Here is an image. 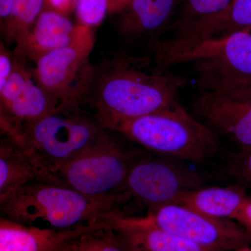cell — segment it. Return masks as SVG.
<instances>
[{"label":"cell","mask_w":251,"mask_h":251,"mask_svg":"<svg viewBox=\"0 0 251 251\" xmlns=\"http://www.w3.org/2000/svg\"><path fill=\"white\" fill-rule=\"evenodd\" d=\"M0 140V203L27 185L41 181L35 166L22 147L13 138Z\"/></svg>","instance_id":"16"},{"label":"cell","mask_w":251,"mask_h":251,"mask_svg":"<svg viewBox=\"0 0 251 251\" xmlns=\"http://www.w3.org/2000/svg\"><path fill=\"white\" fill-rule=\"evenodd\" d=\"M232 171L238 179L251 185V150L241 151L234 157Z\"/></svg>","instance_id":"22"},{"label":"cell","mask_w":251,"mask_h":251,"mask_svg":"<svg viewBox=\"0 0 251 251\" xmlns=\"http://www.w3.org/2000/svg\"><path fill=\"white\" fill-rule=\"evenodd\" d=\"M14 54H11L2 42L0 44V90L6 85L14 69Z\"/></svg>","instance_id":"23"},{"label":"cell","mask_w":251,"mask_h":251,"mask_svg":"<svg viewBox=\"0 0 251 251\" xmlns=\"http://www.w3.org/2000/svg\"><path fill=\"white\" fill-rule=\"evenodd\" d=\"M201 187L202 181L195 172L143 152L130 168L123 195L126 202L133 200L149 211L176 204L185 193Z\"/></svg>","instance_id":"9"},{"label":"cell","mask_w":251,"mask_h":251,"mask_svg":"<svg viewBox=\"0 0 251 251\" xmlns=\"http://www.w3.org/2000/svg\"><path fill=\"white\" fill-rule=\"evenodd\" d=\"M121 137L108 130L95 145L59 170L57 183L87 197L116 200L125 204L126 181L143 151L128 146Z\"/></svg>","instance_id":"6"},{"label":"cell","mask_w":251,"mask_h":251,"mask_svg":"<svg viewBox=\"0 0 251 251\" xmlns=\"http://www.w3.org/2000/svg\"><path fill=\"white\" fill-rule=\"evenodd\" d=\"M116 200L87 197L64 184L34 181L0 203L1 217L21 224L71 230L107 223L120 213Z\"/></svg>","instance_id":"2"},{"label":"cell","mask_w":251,"mask_h":251,"mask_svg":"<svg viewBox=\"0 0 251 251\" xmlns=\"http://www.w3.org/2000/svg\"><path fill=\"white\" fill-rule=\"evenodd\" d=\"M236 251H251V249L250 247H246L243 248L242 249H239V250Z\"/></svg>","instance_id":"31"},{"label":"cell","mask_w":251,"mask_h":251,"mask_svg":"<svg viewBox=\"0 0 251 251\" xmlns=\"http://www.w3.org/2000/svg\"><path fill=\"white\" fill-rule=\"evenodd\" d=\"M228 93L237 94L239 95L244 96V97H251V87H248V88L244 89V90L237 91V92H228Z\"/></svg>","instance_id":"29"},{"label":"cell","mask_w":251,"mask_h":251,"mask_svg":"<svg viewBox=\"0 0 251 251\" xmlns=\"http://www.w3.org/2000/svg\"><path fill=\"white\" fill-rule=\"evenodd\" d=\"M184 77L167 72L148 56L120 52L92 64L80 106L104 128L164 110L177 101Z\"/></svg>","instance_id":"1"},{"label":"cell","mask_w":251,"mask_h":251,"mask_svg":"<svg viewBox=\"0 0 251 251\" xmlns=\"http://www.w3.org/2000/svg\"><path fill=\"white\" fill-rule=\"evenodd\" d=\"M247 197L240 188L201 187L185 193L176 204L214 219L234 221Z\"/></svg>","instance_id":"17"},{"label":"cell","mask_w":251,"mask_h":251,"mask_svg":"<svg viewBox=\"0 0 251 251\" xmlns=\"http://www.w3.org/2000/svg\"><path fill=\"white\" fill-rule=\"evenodd\" d=\"M112 130L150 152L188 161H205L219 147L216 133L178 101L164 110L122 121Z\"/></svg>","instance_id":"5"},{"label":"cell","mask_w":251,"mask_h":251,"mask_svg":"<svg viewBox=\"0 0 251 251\" xmlns=\"http://www.w3.org/2000/svg\"><path fill=\"white\" fill-rule=\"evenodd\" d=\"M75 0H44V9L52 10L67 16L75 11Z\"/></svg>","instance_id":"24"},{"label":"cell","mask_w":251,"mask_h":251,"mask_svg":"<svg viewBox=\"0 0 251 251\" xmlns=\"http://www.w3.org/2000/svg\"><path fill=\"white\" fill-rule=\"evenodd\" d=\"M95 40L94 28L80 25L76 36L69 45L34 63L31 70L34 80L59 108H81Z\"/></svg>","instance_id":"7"},{"label":"cell","mask_w":251,"mask_h":251,"mask_svg":"<svg viewBox=\"0 0 251 251\" xmlns=\"http://www.w3.org/2000/svg\"><path fill=\"white\" fill-rule=\"evenodd\" d=\"M14 0H0V18L1 31L4 29L12 13Z\"/></svg>","instance_id":"27"},{"label":"cell","mask_w":251,"mask_h":251,"mask_svg":"<svg viewBox=\"0 0 251 251\" xmlns=\"http://www.w3.org/2000/svg\"><path fill=\"white\" fill-rule=\"evenodd\" d=\"M77 246L79 251H130L110 224L82 236Z\"/></svg>","instance_id":"19"},{"label":"cell","mask_w":251,"mask_h":251,"mask_svg":"<svg viewBox=\"0 0 251 251\" xmlns=\"http://www.w3.org/2000/svg\"><path fill=\"white\" fill-rule=\"evenodd\" d=\"M29 0H14V5H13L12 13H11V16H10L9 21L6 23L5 28L9 24L12 23L15 20L17 19L18 16L21 15L23 12V10L25 8L26 5L27 4ZM3 29V31L4 30Z\"/></svg>","instance_id":"28"},{"label":"cell","mask_w":251,"mask_h":251,"mask_svg":"<svg viewBox=\"0 0 251 251\" xmlns=\"http://www.w3.org/2000/svg\"><path fill=\"white\" fill-rule=\"evenodd\" d=\"M132 0H107V15H120L129 6Z\"/></svg>","instance_id":"26"},{"label":"cell","mask_w":251,"mask_h":251,"mask_svg":"<svg viewBox=\"0 0 251 251\" xmlns=\"http://www.w3.org/2000/svg\"><path fill=\"white\" fill-rule=\"evenodd\" d=\"M108 130L83 108H64L10 138L27 153L41 181L58 184L59 170L95 145Z\"/></svg>","instance_id":"3"},{"label":"cell","mask_w":251,"mask_h":251,"mask_svg":"<svg viewBox=\"0 0 251 251\" xmlns=\"http://www.w3.org/2000/svg\"><path fill=\"white\" fill-rule=\"evenodd\" d=\"M107 222L130 251H215L145 224L138 217L115 213Z\"/></svg>","instance_id":"14"},{"label":"cell","mask_w":251,"mask_h":251,"mask_svg":"<svg viewBox=\"0 0 251 251\" xmlns=\"http://www.w3.org/2000/svg\"><path fill=\"white\" fill-rule=\"evenodd\" d=\"M140 221L215 251H236L251 244V233L236 221L209 217L171 204L149 211Z\"/></svg>","instance_id":"8"},{"label":"cell","mask_w":251,"mask_h":251,"mask_svg":"<svg viewBox=\"0 0 251 251\" xmlns=\"http://www.w3.org/2000/svg\"><path fill=\"white\" fill-rule=\"evenodd\" d=\"M44 0H29L17 19L9 23L3 31L6 42L16 44L27 35L44 9Z\"/></svg>","instance_id":"20"},{"label":"cell","mask_w":251,"mask_h":251,"mask_svg":"<svg viewBox=\"0 0 251 251\" xmlns=\"http://www.w3.org/2000/svg\"><path fill=\"white\" fill-rule=\"evenodd\" d=\"M193 108L216 134L232 140L241 151L251 150V97L228 92H201Z\"/></svg>","instance_id":"10"},{"label":"cell","mask_w":251,"mask_h":251,"mask_svg":"<svg viewBox=\"0 0 251 251\" xmlns=\"http://www.w3.org/2000/svg\"><path fill=\"white\" fill-rule=\"evenodd\" d=\"M77 241L78 240L74 242V244H72V245L69 246V247L66 248V249H64L62 251H79L77 246Z\"/></svg>","instance_id":"30"},{"label":"cell","mask_w":251,"mask_h":251,"mask_svg":"<svg viewBox=\"0 0 251 251\" xmlns=\"http://www.w3.org/2000/svg\"><path fill=\"white\" fill-rule=\"evenodd\" d=\"M234 221L240 224L251 233V197L248 196L244 201L234 219Z\"/></svg>","instance_id":"25"},{"label":"cell","mask_w":251,"mask_h":251,"mask_svg":"<svg viewBox=\"0 0 251 251\" xmlns=\"http://www.w3.org/2000/svg\"><path fill=\"white\" fill-rule=\"evenodd\" d=\"M107 223L71 230H57L21 224L0 217V251H62L85 234Z\"/></svg>","instance_id":"11"},{"label":"cell","mask_w":251,"mask_h":251,"mask_svg":"<svg viewBox=\"0 0 251 251\" xmlns=\"http://www.w3.org/2000/svg\"><path fill=\"white\" fill-rule=\"evenodd\" d=\"M239 31H251V0H234L217 16L177 28L174 41L176 45H189Z\"/></svg>","instance_id":"15"},{"label":"cell","mask_w":251,"mask_h":251,"mask_svg":"<svg viewBox=\"0 0 251 251\" xmlns=\"http://www.w3.org/2000/svg\"><path fill=\"white\" fill-rule=\"evenodd\" d=\"M234 0H183L181 15L172 29L181 27L189 23L196 22L217 16L226 11Z\"/></svg>","instance_id":"18"},{"label":"cell","mask_w":251,"mask_h":251,"mask_svg":"<svg viewBox=\"0 0 251 251\" xmlns=\"http://www.w3.org/2000/svg\"><path fill=\"white\" fill-rule=\"evenodd\" d=\"M79 27L69 16L43 9L32 29L16 44L14 55L34 63L42 56L69 45Z\"/></svg>","instance_id":"13"},{"label":"cell","mask_w":251,"mask_h":251,"mask_svg":"<svg viewBox=\"0 0 251 251\" xmlns=\"http://www.w3.org/2000/svg\"><path fill=\"white\" fill-rule=\"evenodd\" d=\"M159 67L188 64L201 92H234L251 87V31H239L189 45L153 44Z\"/></svg>","instance_id":"4"},{"label":"cell","mask_w":251,"mask_h":251,"mask_svg":"<svg viewBox=\"0 0 251 251\" xmlns=\"http://www.w3.org/2000/svg\"><path fill=\"white\" fill-rule=\"evenodd\" d=\"M75 11L77 23L94 29L107 15V0H75Z\"/></svg>","instance_id":"21"},{"label":"cell","mask_w":251,"mask_h":251,"mask_svg":"<svg viewBox=\"0 0 251 251\" xmlns=\"http://www.w3.org/2000/svg\"><path fill=\"white\" fill-rule=\"evenodd\" d=\"M180 0H132L119 15L116 29L125 43L151 39L164 30L171 21Z\"/></svg>","instance_id":"12"}]
</instances>
